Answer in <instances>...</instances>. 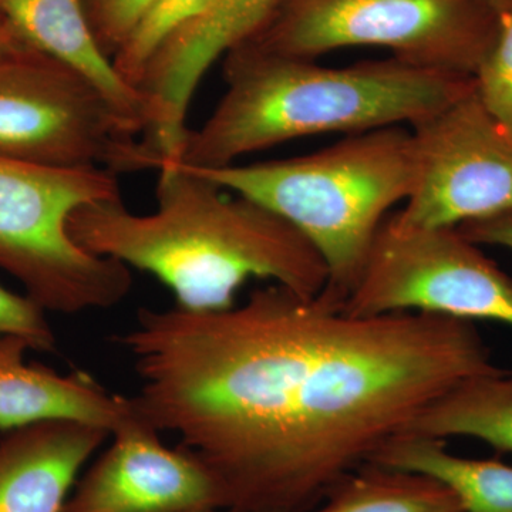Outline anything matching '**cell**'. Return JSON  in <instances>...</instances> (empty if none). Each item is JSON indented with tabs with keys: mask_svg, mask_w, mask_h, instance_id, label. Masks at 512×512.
I'll return each mask as SVG.
<instances>
[{
	"mask_svg": "<svg viewBox=\"0 0 512 512\" xmlns=\"http://www.w3.org/2000/svg\"><path fill=\"white\" fill-rule=\"evenodd\" d=\"M272 285L220 312L141 309L120 338L136 412L220 485L227 512H303L426 407L503 372L470 320L355 316Z\"/></svg>",
	"mask_w": 512,
	"mask_h": 512,
	"instance_id": "obj_1",
	"label": "cell"
},
{
	"mask_svg": "<svg viewBox=\"0 0 512 512\" xmlns=\"http://www.w3.org/2000/svg\"><path fill=\"white\" fill-rule=\"evenodd\" d=\"M157 173L156 211L134 214L121 198L90 202L70 217V237L90 254L156 276L190 312L232 308L252 278L303 296L328 285L322 256L275 212L178 163L163 161Z\"/></svg>",
	"mask_w": 512,
	"mask_h": 512,
	"instance_id": "obj_2",
	"label": "cell"
},
{
	"mask_svg": "<svg viewBox=\"0 0 512 512\" xmlns=\"http://www.w3.org/2000/svg\"><path fill=\"white\" fill-rule=\"evenodd\" d=\"M227 90L211 116L188 130L180 158L220 168L295 138L416 126L473 92V77L402 60L345 67L274 55L245 43L224 60Z\"/></svg>",
	"mask_w": 512,
	"mask_h": 512,
	"instance_id": "obj_3",
	"label": "cell"
},
{
	"mask_svg": "<svg viewBox=\"0 0 512 512\" xmlns=\"http://www.w3.org/2000/svg\"><path fill=\"white\" fill-rule=\"evenodd\" d=\"M187 168L298 229L325 261V288L345 301L387 212L412 194L416 153L412 130L394 126L349 134L305 156Z\"/></svg>",
	"mask_w": 512,
	"mask_h": 512,
	"instance_id": "obj_4",
	"label": "cell"
},
{
	"mask_svg": "<svg viewBox=\"0 0 512 512\" xmlns=\"http://www.w3.org/2000/svg\"><path fill=\"white\" fill-rule=\"evenodd\" d=\"M117 174L0 156V268L45 312L110 309L133 285L130 268L90 254L69 234L77 208L120 200Z\"/></svg>",
	"mask_w": 512,
	"mask_h": 512,
	"instance_id": "obj_5",
	"label": "cell"
},
{
	"mask_svg": "<svg viewBox=\"0 0 512 512\" xmlns=\"http://www.w3.org/2000/svg\"><path fill=\"white\" fill-rule=\"evenodd\" d=\"M0 156L117 175L163 164L86 76L29 45L0 55Z\"/></svg>",
	"mask_w": 512,
	"mask_h": 512,
	"instance_id": "obj_6",
	"label": "cell"
},
{
	"mask_svg": "<svg viewBox=\"0 0 512 512\" xmlns=\"http://www.w3.org/2000/svg\"><path fill=\"white\" fill-rule=\"evenodd\" d=\"M495 26L480 0H285L248 43L306 60L383 47L404 63L473 77Z\"/></svg>",
	"mask_w": 512,
	"mask_h": 512,
	"instance_id": "obj_7",
	"label": "cell"
},
{
	"mask_svg": "<svg viewBox=\"0 0 512 512\" xmlns=\"http://www.w3.org/2000/svg\"><path fill=\"white\" fill-rule=\"evenodd\" d=\"M343 308L350 315L421 312L512 326V279L460 228H413L387 218Z\"/></svg>",
	"mask_w": 512,
	"mask_h": 512,
	"instance_id": "obj_8",
	"label": "cell"
},
{
	"mask_svg": "<svg viewBox=\"0 0 512 512\" xmlns=\"http://www.w3.org/2000/svg\"><path fill=\"white\" fill-rule=\"evenodd\" d=\"M412 130L416 180L392 220L458 228L512 217V136L470 92Z\"/></svg>",
	"mask_w": 512,
	"mask_h": 512,
	"instance_id": "obj_9",
	"label": "cell"
},
{
	"mask_svg": "<svg viewBox=\"0 0 512 512\" xmlns=\"http://www.w3.org/2000/svg\"><path fill=\"white\" fill-rule=\"evenodd\" d=\"M111 437L62 512L225 511L220 485L200 458L165 446L137 412Z\"/></svg>",
	"mask_w": 512,
	"mask_h": 512,
	"instance_id": "obj_10",
	"label": "cell"
},
{
	"mask_svg": "<svg viewBox=\"0 0 512 512\" xmlns=\"http://www.w3.org/2000/svg\"><path fill=\"white\" fill-rule=\"evenodd\" d=\"M285 0H211L208 8L165 40L137 90L146 100L144 138L163 160L177 161L187 137L188 107L212 64L254 39Z\"/></svg>",
	"mask_w": 512,
	"mask_h": 512,
	"instance_id": "obj_11",
	"label": "cell"
},
{
	"mask_svg": "<svg viewBox=\"0 0 512 512\" xmlns=\"http://www.w3.org/2000/svg\"><path fill=\"white\" fill-rule=\"evenodd\" d=\"M110 431L74 420H46L0 436V512H62L87 461Z\"/></svg>",
	"mask_w": 512,
	"mask_h": 512,
	"instance_id": "obj_12",
	"label": "cell"
},
{
	"mask_svg": "<svg viewBox=\"0 0 512 512\" xmlns=\"http://www.w3.org/2000/svg\"><path fill=\"white\" fill-rule=\"evenodd\" d=\"M25 340L0 342V429L46 420H74L119 429L136 416L131 397L110 393L89 373H59L25 362Z\"/></svg>",
	"mask_w": 512,
	"mask_h": 512,
	"instance_id": "obj_13",
	"label": "cell"
},
{
	"mask_svg": "<svg viewBox=\"0 0 512 512\" xmlns=\"http://www.w3.org/2000/svg\"><path fill=\"white\" fill-rule=\"evenodd\" d=\"M0 13L26 45L86 76L144 137L146 100L121 80L110 57L104 55L84 0H0Z\"/></svg>",
	"mask_w": 512,
	"mask_h": 512,
	"instance_id": "obj_14",
	"label": "cell"
},
{
	"mask_svg": "<svg viewBox=\"0 0 512 512\" xmlns=\"http://www.w3.org/2000/svg\"><path fill=\"white\" fill-rule=\"evenodd\" d=\"M370 463L436 478L456 494L463 512H512V466L456 456L443 440L402 434Z\"/></svg>",
	"mask_w": 512,
	"mask_h": 512,
	"instance_id": "obj_15",
	"label": "cell"
},
{
	"mask_svg": "<svg viewBox=\"0 0 512 512\" xmlns=\"http://www.w3.org/2000/svg\"><path fill=\"white\" fill-rule=\"evenodd\" d=\"M403 434L443 441L471 437L512 453V376L503 370L458 384L426 407Z\"/></svg>",
	"mask_w": 512,
	"mask_h": 512,
	"instance_id": "obj_16",
	"label": "cell"
},
{
	"mask_svg": "<svg viewBox=\"0 0 512 512\" xmlns=\"http://www.w3.org/2000/svg\"><path fill=\"white\" fill-rule=\"evenodd\" d=\"M303 512H463V508L456 494L436 478L367 463Z\"/></svg>",
	"mask_w": 512,
	"mask_h": 512,
	"instance_id": "obj_17",
	"label": "cell"
},
{
	"mask_svg": "<svg viewBox=\"0 0 512 512\" xmlns=\"http://www.w3.org/2000/svg\"><path fill=\"white\" fill-rule=\"evenodd\" d=\"M210 3L211 0H154L111 59L121 80L137 90L144 69L165 40L200 16Z\"/></svg>",
	"mask_w": 512,
	"mask_h": 512,
	"instance_id": "obj_18",
	"label": "cell"
},
{
	"mask_svg": "<svg viewBox=\"0 0 512 512\" xmlns=\"http://www.w3.org/2000/svg\"><path fill=\"white\" fill-rule=\"evenodd\" d=\"M495 36L473 74L481 106L512 136V0L498 3Z\"/></svg>",
	"mask_w": 512,
	"mask_h": 512,
	"instance_id": "obj_19",
	"label": "cell"
},
{
	"mask_svg": "<svg viewBox=\"0 0 512 512\" xmlns=\"http://www.w3.org/2000/svg\"><path fill=\"white\" fill-rule=\"evenodd\" d=\"M45 313L28 296H20L0 285V342L19 338L36 352H55L57 339Z\"/></svg>",
	"mask_w": 512,
	"mask_h": 512,
	"instance_id": "obj_20",
	"label": "cell"
},
{
	"mask_svg": "<svg viewBox=\"0 0 512 512\" xmlns=\"http://www.w3.org/2000/svg\"><path fill=\"white\" fill-rule=\"evenodd\" d=\"M154 0H84L87 18L104 55L113 59Z\"/></svg>",
	"mask_w": 512,
	"mask_h": 512,
	"instance_id": "obj_21",
	"label": "cell"
},
{
	"mask_svg": "<svg viewBox=\"0 0 512 512\" xmlns=\"http://www.w3.org/2000/svg\"><path fill=\"white\" fill-rule=\"evenodd\" d=\"M458 228L474 244L495 245L512 251V217L474 222Z\"/></svg>",
	"mask_w": 512,
	"mask_h": 512,
	"instance_id": "obj_22",
	"label": "cell"
},
{
	"mask_svg": "<svg viewBox=\"0 0 512 512\" xmlns=\"http://www.w3.org/2000/svg\"><path fill=\"white\" fill-rule=\"evenodd\" d=\"M25 45L26 43L16 35L15 30L10 28L8 20L3 18L2 13H0V55H5V53L12 52V50Z\"/></svg>",
	"mask_w": 512,
	"mask_h": 512,
	"instance_id": "obj_23",
	"label": "cell"
},
{
	"mask_svg": "<svg viewBox=\"0 0 512 512\" xmlns=\"http://www.w3.org/2000/svg\"><path fill=\"white\" fill-rule=\"evenodd\" d=\"M181 512H220V510H214V508H198V510H188Z\"/></svg>",
	"mask_w": 512,
	"mask_h": 512,
	"instance_id": "obj_24",
	"label": "cell"
}]
</instances>
